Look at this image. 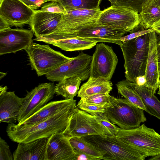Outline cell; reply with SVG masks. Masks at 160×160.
Wrapping results in <instances>:
<instances>
[{
	"label": "cell",
	"instance_id": "41",
	"mask_svg": "<svg viewBox=\"0 0 160 160\" xmlns=\"http://www.w3.org/2000/svg\"><path fill=\"white\" fill-rule=\"evenodd\" d=\"M151 28H153L157 33L160 34V20L154 23L152 26Z\"/></svg>",
	"mask_w": 160,
	"mask_h": 160
},
{
	"label": "cell",
	"instance_id": "48",
	"mask_svg": "<svg viewBox=\"0 0 160 160\" xmlns=\"http://www.w3.org/2000/svg\"><path fill=\"white\" fill-rule=\"evenodd\" d=\"M56 2H58V0H55Z\"/></svg>",
	"mask_w": 160,
	"mask_h": 160
},
{
	"label": "cell",
	"instance_id": "16",
	"mask_svg": "<svg viewBox=\"0 0 160 160\" xmlns=\"http://www.w3.org/2000/svg\"><path fill=\"white\" fill-rule=\"evenodd\" d=\"M69 136L56 132L48 138L46 150L47 160H74L75 152Z\"/></svg>",
	"mask_w": 160,
	"mask_h": 160
},
{
	"label": "cell",
	"instance_id": "39",
	"mask_svg": "<svg viewBox=\"0 0 160 160\" xmlns=\"http://www.w3.org/2000/svg\"><path fill=\"white\" fill-rule=\"evenodd\" d=\"M157 51L158 62V70L160 72V40L158 41L157 43Z\"/></svg>",
	"mask_w": 160,
	"mask_h": 160
},
{
	"label": "cell",
	"instance_id": "12",
	"mask_svg": "<svg viewBox=\"0 0 160 160\" xmlns=\"http://www.w3.org/2000/svg\"><path fill=\"white\" fill-rule=\"evenodd\" d=\"M102 11L100 8L67 11L63 14L61 21L53 32L74 33L83 27L97 22Z\"/></svg>",
	"mask_w": 160,
	"mask_h": 160
},
{
	"label": "cell",
	"instance_id": "1",
	"mask_svg": "<svg viewBox=\"0 0 160 160\" xmlns=\"http://www.w3.org/2000/svg\"><path fill=\"white\" fill-rule=\"evenodd\" d=\"M78 108L76 104L35 124L26 125L8 124L6 132L9 138L17 143H27L42 138H49L56 132H63L72 115Z\"/></svg>",
	"mask_w": 160,
	"mask_h": 160
},
{
	"label": "cell",
	"instance_id": "10",
	"mask_svg": "<svg viewBox=\"0 0 160 160\" xmlns=\"http://www.w3.org/2000/svg\"><path fill=\"white\" fill-rule=\"evenodd\" d=\"M92 56L83 52L65 62L45 75L52 82H59L64 77L77 76L82 81L88 79L90 75Z\"/></svg>",
	"mask_w": 160,
	"mask_h": 160
},
{
	"label": "cell",
	"instance_id": "24",
	"mask_svg": "<svg viewBox=\"0 0 160 160\" xmlns=\"http://www.w3.org/2000/svg\"><path fill=\"white\" fill-rule=\"evenodd\" d=\"M82 80L77 76L65 77L55 86V93L65 99H70L78 94Z\"/></svg>",
	"mask_w": 160,
	"mask_h": 160
},
{
	"label": "cell",
	"instance_id": "18",
	"mask_svg": "<svg viewBox=\"0 0 160 160\" xmlns=\"http://www.w3.org/2000/svg\"><path fill=\"white\" fill-rule=\"evenodd\" d=\"M48 140V138H45L27 143H18L13 153V160H47Z\"/></svg>",
	"mask_w": 160,
	"mask_h": 160
},
{
	"label": "cell",
	"instance_id": "11",
	"mask_svg": "<svg viewBox=\"0 0 160 160\" xmlns=\"http://www.w3.org/2000/svg\"><path fill=\"white\" fill-rule=\"evenodd\" d=\"M118 58L112 48L103 42L97 44L92 56L90 75L110 80L118 62Z\"/></svg>",
	"mask_w": 160,
	"mask_h": 160
},
{
	"label": "cell",
	"instance_id": "42",
	"mask_svg": "<svg viewBox=\"0 0 160 160\" xmlns=\"http://www.w3.org/2000/svg\"><path fill=\"white\" fill-rule=\"evenodd\" d=\"M7 89L8 88L7 86L3 87L1 86L0 87V96L2 95L6 92Z\"/></svg>",
	"mask_w": 160,
	"mask_h": 160
},
{
	"label": "cell",
	"instance_id": "9",
	"mask_svg": "<svg viewBox=\"0 0 160 160\" xmlns=\"http://www.w3.org/2000/svg\"><path fill=\"white\" fill-rule=\"evenodd\" d=\"M55 86L53 83H42L27 92L19 111L18 124H21L53 98Z\"/></svg>",
	"mask_w": 160,
	"mask_h": 160
},
{
	"label": "cell",
	"instance_id": "36",
	"mask_svg": "<svg viewBox=\"0 0 160 160\" xmlns=\"http://www.w3.org/2000/svg\"><path fill=\"white\" fill-rule=\"evenodd\" d=\"M31 9L35 10L41 7L45 2L56 1L55 0H20Z\"/></svg>",
	"mask_w": 160,
	"mask_h": 160
},
{
	"label": "cell",
	"instance_id": "19",
	"mask_svg": "<svg viewBox=\"0 0 160 160\" xmlns=\"http://www.w3.org/2000/svg\"><path fill=\"white\" fill-rule=\"evenodd\" d=\"M155 31L149 33L150 42L145 77L146 86L151 88L155 94L158 88L160 82L157 51V37Z\"/></svg>",
	"mask_w": 160,
	"mask_h": 160
},
{
	"label": "cell",
	"instance_id": "3",
	"mask_svg": "<svg viewBox=\"0 0 160 160\" xmlns=\"http://www.w3.org/2000/svg\"><path fill=\"white\" fill-rule=\"evenodd\" d=\"M103 154L102 160H144L147 155L116 136L92 135L82 137Z\"/></svg>",
	"mask_w": 160,
	"mask_h": 160
},
{
	"label": "cell",
	"instance_id": "20",
	"mask_svg": "<svg viewBox=\"0 0 160 160\" xmlns=\"http://www.w3.org/2000/svg\"><path fill=\"white\" fill-rule=\"evenodd\" d=\"M24 98L18 96L13 91H7L0 96V121L8 124L17 121Z\"/></svg>",
	"mask_w": 160,
	"mask_h": 160
},
{
	"label": "cell",
	"instance_id": "49",
	"mask_svg": "<svg viewBox=\"0 0 160 160\" xmlns=\"http://www.w3.org/2000/svg\"><path fill=\"white\" fill-rule=\"evenodd\" d=\"M2 0H0V2H1Z\"/></svg>",
	"mask_w": 160,
	"mask_h": 160
},
{
	"label": "cell",
	"instance_id": "35",
	"mask_svg": "<svg viewBox=\"0 0 160 160\" xmlns=\"http://www.w3.org/2000/svg\"><path fill=\"white\" fill-rule=\"evenodd\" d=\"M0 160H13L9 147L5 140L0 138Z\"/></svg>",
	"mask_w": 160,
	"mask_h": 160
},
{
	"label": "cell",
	"instance_id": "5",
	"mask_svg": "<svg viewBox=\"0 0 160 160\" xmlns=\"http://www.w3.org/2000/svg\"><path fill=\"white\" fill-rule=\"evenodd\" d=\"M25 50L30 65L38 76L45 75L72 58L53 50L48 44L32 42Z\"/></svg>",
	"mask_w": 160,
	"mask_h": 160
},
{
	"label": "cell",
	"instance_id": "32",
	"mask_svg": "<svg viewBox=\"0 0 160 160\" xmlns=\"http://www.w3.org/2000/svg\"><path fill=\"white\" fill-rule=\"evenodd\" d=\"M153 31H155L153 28H150L148 29H144L141 24L140 26H139L138 25L137 27L130 31V34L121 37L120 38V40L122 43L128 40Z\"/></svg>",
	"mask_w": 160,
	"mask_h": 160
},
{
	"label": "cell",
	"instance_id": "17",
	"mask_svg": "<svg viewBox=\"0 0 160 160\" xmlns=\"http://www.w3.org/2000/svg\"><path fill=\"white\" fill-rule=\"evenodd\" d=\"M63 14L35 10L29 25L36 38L54 32L61 21Z\"/></svg>",
	"mask_w": 160,
	"mask_h": 160
},
{
	"label": "cell",
	"instance_id": "40",
	"mask_svg": "<svg viewBox=\"0 0 160 160\" xmlns=\"http://www.w3.org/2000/svg\"><path fill=\"white\" fill-rule=\"evenodd\" d=\"M9 28H10V27L1 17H0V31Z\"/></svg>",
	"mask_w": 160,
	"mask_h": 160
},
{
	"label": "cell",
	"instance_id": "30",
	"mask_svg": "<svg viewBox=\"0 0 160 160\" xmlns=\"http://www.w3.org/2000/svg\"><path fill=\"white\" fill-rule=\"evenodd\" d=\"M111 6L124 7L140 12L143 5L148 0H108Z\"/></svg>",
	"mask_w": 160,
	"mask_h": 160
},
{
	"label": "cell",
	"instance_id": "22",
	"mask_svg": "<svg viewBox=\"0 0 160 160\" xmlns=\"http://www.w3.org/2000/svg\"><path fill=\"white\" fill-rule=\"evenodd\" d=\"M112 85L110 80L105 78L90 77L79 89L78 97L84 98L96 94H109L112 89Z\"/></svg>",
	"mask_w": 160,
	"mask_h": 160
},
{
	"label": "cell",
	"instance_id": "14",
	"mask_svg": "<svg viewBox=\"0 0 160 160\" xmlns=\"http://www.w3.org/2000/svg\"><path fill=\"white\" fill-rule=\"evenodd\" d=\"M0 3V17L10 27L30 25L35 10L20 0H2Z\"/></svg>",
	"mask_w": 160,
	"mask_h": 160
},
{
	"label": "cell",
	"instance_id": "13",
	"mask_svg": "<svg viewBox=\"0 0 160 160\" xmlns=\"http://www.w3.org/2000/svg\"><path fill=\"white\" fill-rule=\"evenodd\" d=\"M31 30L9 28L0 31V55L25 50L33 42Z\"/></svg>",
	"mask_w": 160,
	"mask_h": 160
},
{
	"label": "cell",
	"instance_id": "6",
	"mask_svg": "<svg viewBox=\"0 0 160 160\" xmlns=\"http://www.w3.org/2000/svg\"><path fill=\"white\" fill-rule=\"evenodd\" d=\"M116 136L142 152L147 157L160 154V135L144 123L133 129L120 128Z\"/></svg>",
	"mask_w": 160,
	"mask_h": 160
},
{
	"label": "cell",
	"instance_id": "45",
	"mask_svg": "<svg viewBox=\"0 0 160 160\" xmlns=\"http://www.w3.org/2000/svg\"><path fill=\"white\" fill-rule=\"evenodd\" d=\"M158 94H159V95H160V79L159 84V87H158Z\"/></svg>",
	"mask_w": 160,
	"mask_h": 160
},
{
	"label": "cell",
	"instance_id": "44",
	"mask_svg": "<svg viewBox=\"0 0 160 160\" xmlns=\"http://www.w3.org/2000/svg\"><path fill=\"white\" fill-rule=\"evenodd\" d=\"M6 75V73L3 72H0V79H1Z\"/></svg>",
	"mask_w": 160,
	"mask_h": 160
},
{
	"label": "cell",
	"instance_id": "46",
	"mask_svg": "<svg viewBox=\"0 0 160 160\" xmlns=\"http://www.w3.org/2000/svg\"><path fill=\"white\" fill-rule=\"evenodd\" d=\"M157 3H158L159 6L160 7V0H156Z\"/></svg>",
	"mask_w": 160,
	"mask_h": 160
},
{
	"label": "cell",
	"instance_id": "47",
	"mask_svg": "<svg viewBox=\"0 0 160 160\" xmlns=\"http://www.w3.org/2000/svg\"><path fill=\"white\" fill-rule=\"evenodd\" d=\"M159 78L160 79V72H159Z\"/></svg>",
	"mask_w": 160,
	"mask_h": 160
},
{
	"label": "cell",
	"instance_id": "25",
	"mask_svg": "<svg viewBox=\"0 0 160 160\" xmlns=\"http://www.w3.org/2000/svg\"><path fill=\"white\" fill-rule=\"evenodd\" d=\"M141 23L145 29L151 28L160 20V7L156 0H148L142 6L140 12Z\"/></svg>",
	"mask_w": 160,
	"mask_h": 160
},
{
	"label": "cell",
	"instance_id": "33",
	"mask_svg": "<svg viewBox=\"0 0 160 160\" xmlns=\"http://www.w3.org/2000/svg\"><path fill=\"white\" fill-rule=\"evenodd\" d=\"M77 107L80 109L84 111L91 115L98 113H104L107 108L88 104L80 100L78 102Z\"/></svg>",
	"mask_w": 160,
	"mask_h": 160
},
{
	"label": "cell",
	"instance_id": "29",
	"mask_svg": "<svg viewBox=\"0 0 160 160\" xmlns=\"http://www.w3.org/2000/svg\"><path fill=\"white\" fill-rule=\"evenodd\" d=\"M80 101L88 104L106 107H112L110 95L109 94H98L81 98Z\"/></svg>",
	"mask_w": 160,
	"mask_h": 160
},
{
	"label": "cell",
	"instance_id": "21",
	"mask_svg": "<svg viewBox=\"0 0 160 160\" xmlns=\"http://www.w3.org/2000/svg\"><path fill=\"white\" fill-rule=\"evenodd\" d=\"M75 103L76 100L74 99L50 102L20 125H30L35 124L44 120Z\"/></svg>",
	"mask_w": 160,
	"mask_h": 160
},
{
	"label": "cell",
	"instance_id": "43",
	"mask_svg": "<svg viewBox=\"0 0 160 160\" xmlns=\"http://www.w3.org/2000/svg\"><path fill=\"white\" fill-rule=\"evenodd\" d=\"M149 160H160V154L158 155L152 157L148 159Z\"/></svg>",
	"mask_w": 160,
	"mask_h": 160
},
{
	"label": "cell",
	"instance_id": "4",
	"mask_svg": "<svg viewBox=\"0 0 160 160\" xmlns=\"http://www.w3.org/2000/svg\"><path fill=\"white\" fill-rule=\"evenodd\" d=\"M112 107H107L104 113L112 123L122 129L138 127L147 121L144 110L125 99L110 96Z\"/></svg>",
	"mask_w": 160,
	"mask_h": 160
},
{
	"label": "cell",
	"instance_id": "8",
	"mask_svg": "<svg viewBox=\"0 0 160 160\" xmlns=\"http://www.w3.org/2000/svg\"><path fill=\"white\" fill-rule=\"evenodd\" d=\"M62 132L70 137L92 135L111 136L95 116L78 109L71 117L68 125Z\"/></svg>",
	"mask_w": 160,
	"mask_h": 160
},
{
	"label": "cell",
	"instance_id": "38",
	"mask_svg": "<svg viewBox=\"0 0 160 160\" xmlns=\"http://www.w3.org/2000/svg\"><path fill=\"white\" fill-rule=\"evenodd\" d=\"M146 80L145 75L141 76L136 78L135 83L138 86L144 85L146 83Z\"/></svg>",
	"mask_w": 160,
	"mask_h": 160
},
{
	"label": "cell",
	"instance_id": "23",
	"mask_svg": "<svg viewBox=\"0 0 160 160\" xmlns=\"http://www.w3.org/2000/svg\"><path fill=\"white\" fill-rule=\"evenodd\" d=\"M133 83L135 89L142 98L146 112L160 120V101L152 90L145 85L138 86Z\"/></svg>",
	"mask_w": 160,
	"mask_h": 160
},
{
	"label": "cell",
	"instance_id": "34",
	"mask_svg": "<svg viewBox=\"0 0 160 160\" xmlns=\"http://www.w3.org/2000/svg\"><path fill=\"white\" fill-rule=\"evenodd\" d=\"M40 10L52 13H60L65 14L66 11L63 7L58 2H50L45 3Z\"/></svg>",
	"mask_w": 160,
	"mask_h": 160
},
{
	"label": "cell",
	"instance_id": "7",
	"mask_svg": "<svg viewBox=\"0 0 160 160\" xmlns=\"http://www.w3.org/2000/svg\"><path fill=\"white\" fill-rule=\"evenodd\" d=\"M98 24L130 32L141 23L140 14L128 8L111 6L102 11Z\"/></svg>",
	"mask_w": 160,
	"mask_h": 160
},
{
	"label": "cell",
	"instance_id": "31",
	"mask_svg": "<svg viewBox=\"0 0 160 160\" xmlns=\"http://www.w3.org/2000/svg\"><path fill=\"white\" fill-rule=\"evenodd\" d=\"M92 115L96 117L99 122L108 130L111 136H116L120 128L111 122L104 113H96Z\"/></svg>",
	"mask_w": 160,
	"mask_h": 160
},
{
	"label": "cell",
	"instance_id": "15",
	"mask_svg": "<svg viewBox=\"0 0 160 160\" xmlns=\"http://www.w3.org/2000/svg\"><path fill=\"white\" fill-rule=\"evenodd\" d=\"M33 40L43 42L63 50L70 52L89 49L98 43L86 39L78 38L69 33L60 32H54L36 38Z\"/></svg>",
	"mask_w": 160,
	"mask_h": 160
},
{
	"label": "cell",
	"instance_id": "37",
	"mask_svg": "<svg viewBox=\"0 0 160 160\" xmlns=\"http://www.w3.org/2000/svg\"><path fill=\"white\" fill-rule=\"evenodd\" d=\"M75 156L74 160H97L96 158L89 156L79 151L74 150Z\"/></svg>",
	"mask_w": 160,
	"mask_h": 160
},
{
	"label": "cell",
	"instance_id": "28",
	"mask_svg": "<svg viewBox=\"0 0 160 160\" xmlns=\"http://www.w3.org/2000/svg\"><path fill=\"white\" fill-rule=\"evenodd\" d=\"M102 0H58L66 11L79 9H95L100 8Z\"/></svg>",
	"mask_w": 160,
	"mask_h": 160
},
{
	"label": "cell",
	"instance_id": "27",
	"mask_svg": "<svg viewBox=\"0 0 160 160\" xmlns=\"http://www.w3.org/2000/svg\"><path fill=\"white\" fill-rule=\"evenodd\" d=\"M70 142L74 150H76L89 156L96 158L98 160L102 159L103 154L94 146L88 142L82 137H72Z\"/></svg>",
	"mask_w": 160,
	"mask_h": 160
},
{
	"label": "cell",
	"instance_id": "2",
	"mask_svg": "<svg viewBox=\"0 0 160 160\" xmlns=\"http://www.w3.org/2000/svg\"><path fill=\"white\" fill-rule=\"evenodd\" d=\"M149 33L123 42L120 47L124 59L126 79L134 83L137 77L145 75L149 49Z\"/></svg>",
	"mask_w": 160,
	"mask_h": 160
},
{
	"label": "cell",
	"instance_id": "26",
	"mask_svg": "<svg viewBox=\"0 0 160 160\" xmlns=\"http://www.w3.org/2000/svg\"><path fill=\"white\" fill-rule=\"evenodd\" d=\"M118 92L130 102L146 111L142 98L135 88L134 83L127 79L118 82L116 84Z\"/></svg>",
	"mask_w": 160,
	"mask_h": 160
}]
</instances>
